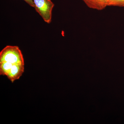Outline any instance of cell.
<instances>
[{
  "label": "cell",
  "mask_w": 124,
  "mask_h": 124,
  "mask_svg": "<svg viewBox=\"0 0 124 124\" xmlns=\"http://www.w3.org/2000/svg\"><path fill=\"white\" fill-rule=\"evenodd\" d=\"M8 62L13 64H24L22 51L17 46H7L0 53V62Z\"/></svg>",
  "instance_id": "cell-1"
},
{
  "label": "cell",
  "mask_w": 124,
  "mask_h": 124,
  "mask_svg": "<svg viewBox=\"0 0 124 124\" xmlns=\"http://www.w3.org/2000/svg\"><path fill=\"white\" fill-rule=\"evenodd\" d=\"M34 8L47 23H51L52 20V11L54 6L51 0H33Z\"/></svg>",
  "instance_id": "cell-2"
},
{
  "label": "cell",
  "mask_w": 124,
  "mask_h": 124,
  "mask_svg": "<svg viewBox=\"0 0 124 124\" xmlns=\"http://www.w3.org/2000/svg\"><path fill=\"white\" fill-rule=\"evenodd\" d=\"M24 72V64H13L7 77L12 83L19 79Z\"/></svg>",
  "instance_id": "cell-3"
},
{
  "label": "cell",
  "mask_w": 124,
  "mask_h": 124,
  "mask_svg": "<svg viewBox=\"0 0 124 124\" xmlns=\"http://www.w3.org/2000/svg\"><path fill=\"white\" fill-rule=\"evenodd\" d=\"M90 8L102 10L107 6V0H82Z\"/></svg>",
  "instance_id": "cell-4"
},
{
  "label": "cell",
  "mask_w": 124,
  "mask_h": 124,
  "mask_svg": "<svg viewBox=\"0 0 124 124\" xmlns=\"http://www.w3.org/2000/svg\"><path fill=\"white\" fill-rule=\"evenodd\" d=\"M13 64L9 62H0V75L7 76Z\"/></svg>",
  "instance_id": "cell-5"
},
{
  "label": "cell",
  "mask_w": 124,
  "mask_h": 124,
  "mask_svg": "<svg viewBox=\"0 0 124 124\" xmlns=\"http://www.w3.org/2000/svg\"><path fill=\"white\" fill-rule=\"evenodd\" d=\"M107 6L124 7V0H107Z\"/></svg>",
  "instance_id": "cell-6"
},
{
  "label": "cell",
  "mask_w": 124,
  "mask_h": 124,
  "mask_svg": "<svg viewBox=\"0 0 124 124\" xmlns=\"http://www.w3.org/2000/svg\"><path fill=\"white\" fill-rule=\"evenodd\" d=\"M25 2H26L28 4L32 7L34 8L33 0H23Z\"/></svg>",
  "instance_id": "cell-7"
}]
</instances>
